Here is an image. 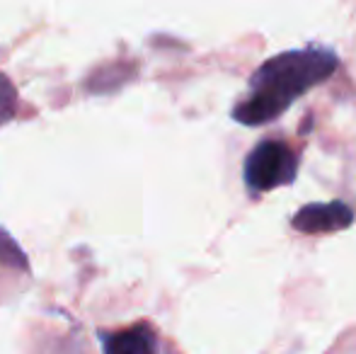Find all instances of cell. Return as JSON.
<instances>
[{
	"label": "cell",
	"mask_w": 356,
	"mask_h": 354,
	"mask_svg": "<svg viewBox=\"0 0 356 354\" xmlns=\"http://www.w3.org/2000/svg\"><path fill=\"white\" fill-rule=\"evenodd\" d=\"M15 112H17V90H15L8 76L0 73V127L10 122Z\"/></svg>",
	"instance_id": "8992f818"
},
{
	"label": "cell",
	"mask_w": 356,
	"mask_h": 354,
	"mask_svg": "<svg viewBox=\"0 0 356 354\" xmlns=\"http://www.w3.org/2000/svg\"><path fill=\"white\" fill-rule=\"evenodd\" d=\"M296 175H298V156L289 143L277 141V138L259 141L245 158L243 166L245 184L252 194L272 192L277 187L291 184Z\"/></svg>",
	"instance_id": "7a4b0ae2"
},
{
	"label": "cell",
	"mask_w": 356,
	"mask_h": 354,
	"mask_svg": "<svg viewBox=\"0 0 356 354\" xmlns=\"http://www.w3.org/2000/svg\"><path fill=\"white\" fill-rule=\"evenodd\" d=\"M354 223V209L344 202H318V204H305L291 218V226L300 233L308 236H318V233H337L347 231Z\"/></svg>",
	"instance_id": "3957f363"
},
{
	"label": "cell",
	"mask_w": 356,
	"mask_h": 354,
	"mask_svg": "<svg viewBox=\"0 0 356 354\" xmlns=\"http://www.w3.org/2000/svg\"><path fill=\"white\" fill-rule=\"evenodd\" d=\"M0 265L24 269V272L29 269V262H27V257H24L22 248L13 241V236H10L5 228H0Z\"/></svg>",
	"instance_id": "5b68a950"
},
{
	"label": "cell",
	"mask_w": 356,
	"mask_h": 354,
	"mask_svg": "<svg viewBox=\"0 0 356 354\" xmlns=\"http://www.w3.org/2000/svg\"><path fill=\"white\" fill-rule=\"evenodd\" d=\"M337 66V54L323 44L277 54L252 73L248 92L233 107V119L245 127L274 122L308 90L327 81Z\"/></svg>",
	"instance_id": "6da1fadb"
},
{
	"label": "cell",
	"mask_w": 356,
	"mask_h": 354,
	"mask_svg": "<svg viewBox=\"0 0 356 354\" xmlns=\"http://www.w3.org/2000/svg\"><path fill=\"white\" fill-rule=\"evenodd\" d=\"M104 354H155L158 337L148 323H138L127 330L104 332L102 335Z\"/></svg>",
	"instance_id": "277c9868"
}]
</instances>
